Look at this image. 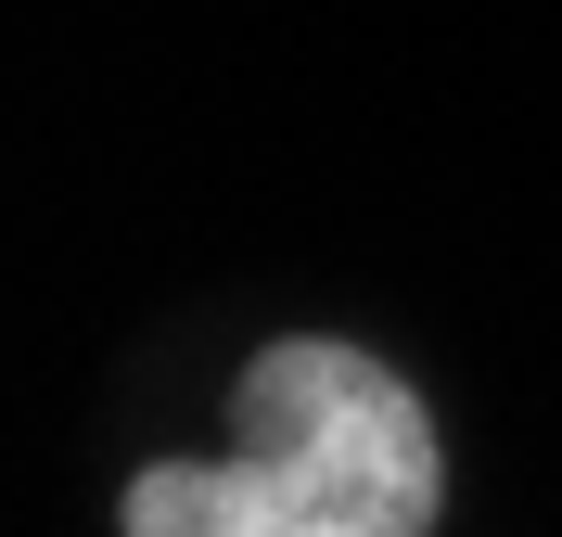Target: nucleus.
I'll use <instances>...</instances> for the list:
<instances>
[{"label":"nucleus","instance_id":"f257e3e1","mask_svg":"<svg viewBox=\"0 0 562 537\" xmlns=\"http://www.w3.org/2000/svg\"><path fill=\"white\" fill-rule=\"evenodd\" d=\"M460 435L358 321H269L217 384L205 448L115 473V537H448Z\"/></svg>","mask_w":562,"mask_h":537}]
</instances>
